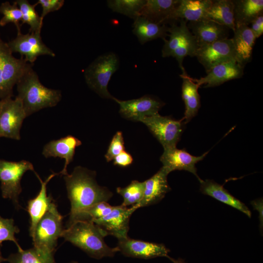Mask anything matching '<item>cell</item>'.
Instances as JSON below:
<instances>
[{"instance_id": "obj_18", "label": "cell", "mask_w": 263, "mask_h": 263, "mask_svg": "<svg viewBox=\"0 0 263 263\" xmlns=\"http://www.w3.org/2000/svg\"><path fill=\"white\" fill-rule=\"evenodd\" d=\"M35 173L40 181L41 188L37 196L28 202L27 210L30 216L29 232L32 238L38 222L54 203L51 195H47V185L53 177L58 174L53 172L43 181L36 172Z\"/></svg>"}, {"instance_id": "obj_35", "label": "cell", "mask_w": 263, "mask_h": 263, "mask_svg": "<svg viewBox=\"0 0 263 263\" xmlns=\"http://www.w3.org/2000/svg\"><path fill=\"white\" fill-rule=\"evenodd\" d=\"M0 13L3 15L0 19V26H4L9 23H14L17 27V32L20 31L22 14L20 10L14 1L12 4L9 2L5 1L0 5Z\"/></svg>"}, {"instance_id": "obj_13", "label": "cell", "mask_w": 263, "mask_h": 263, "mask_svg": "<svg viewBox=\"0 0 263 263\" xmlns=\"http://www.w3.org/2000/svg\"><path fill=\"white\" fill-rule=\"evenodd\" d=\"M207 73L214 66L235 60V52L232 38H225L198 47L195 56Z\"/></svg>"}, {"instance_id": "obj_28", "label": "cell", "mask_w": 263, "mask_h": 263, "mask_svg": "<svg viewBox=\"0 0 263 263\" xmlns=\"http://www.w3.org/2000/svg\"><path fill=\"white\" fill-rule=\"evenodd\" d=\"M205 19L213 21L234 31L235 23L233 0H212Z\"/></svg>"}, {"instance_id": "obj_3", "label": "cell", "mask_w": 263, "mask_h": 263, "mask_svg": "<svg viewBox=\"0 0 263 263\" xmlns=\"http://www.w3.org/2000/svg\"><path fill=\"white\" fill-rule=\"evenodd\" d=\"M61 237L96 259L113 257L119 251L117 246L109 247L102 231L93 222L76 221L67 226Z\"/></svg>"}, {"instance_id": "obj_37", "label": "cell", "mask_w": 263, "mask_h": 263, "mask_svg": "<svg viewBox=\"0 0 263 263\" xmlns=\"http://www.w3.org/2000/svg\"><path fill=\"white\" fill-rule=\"evenodd\" d=\"M124 150V141L122 132H117L110 142L105 157L107 161L109 162Z\"/></svg>"}, {"instance_id": "obj_16", "label": "cell", "mask_w": 263, "mask_h": 263, "mask_svg": "<svg viewBox=\"0 0 263 263\" xmlns=\"http://www.w3.org/2000/svg\"><path fill=\"white\" fill-rule=\"evenodd\" d=\"M208 151L199 156L192 155L185 149H178L176 147L165 149L160 160L169 173L176 170H184L193 174L200 182L202 180L197 174L195 165L202 160Z\"/></svg>"}, {"instance_id": "obj_10", "label": "cell", "mask_w": 263, "mask_h": 263, "mask_svg": "<svg viewBox=\"0 0 263 263\" xmlns=\"http://www.w3.org/2000/svg\"><path fill=\"white\" fill-rule=\"evenodd\" d=\"M2 100L0 111V132L1 137L19 140L20 130L27 117L22 102L17 96Z\"/></svg>"}, {"instance_id": "obj_43", "label": "cell", "mask_w": 263, "mask_h": 263, "mask_svg": "<svg viewBox=\"0 0 263 263\" xmlns=\"http://www.w3.org/2000/svg\"><path fill=\"white\" fill-rule=\"evenodd\" d=\"M1 245H0V263H2L4 262L7 261V259L4 258L2 255V253L1 251Z\"/></svg>"}, {"instance_id": "obj_12", "label": "cell", "mask_w": 263, "mask_h": 263, "mask_svg": "<svg viewBox=\"0 0 263 263\" xmlns=\"http://www.w3.org/2000/svg\"><path fill=\"white\" fill-rule=\"evenodd\" d=\"M139 207L135 205L131 207L114 206L107 215L93 223L102 231L104 236L112 235L118 240L127 238L129 230L131 216Z\"/></svg>"}, {"instance_id": "obj_33", "label": "cell", "mask_w": 263, "mask_h": 263, "mask_svg": "<svg viewBox=\"0 0 263 263\" xmlns=\"http://www.w3.org/2000/svg\"><path fill=\"white\" fill-rule=\"evenodd\" d=\"M146 0H109L108 7L113 11L134 19L139 13Z\"/></svg>"}, {"instance_id": "obj_30", "label": "cell", "mask_w": 263, "mask_h": 263, "mask_svg": "<svg viewBox=\"0 0 263 263\" xmlns=\"http://www.w3.org/2000/svg\"><path fill=\"white\" fill-rule=\"evenodd\" d=\"M6 259L9 263H56L54 254L43 253L34 247L18 250Z\"/></svg>"}, {"instance_id": "obj_8", "label": "cell", "mask_w": 263, "mask_h": 263, "mask_svg": "<svg viewBox=\"0 0 263 263\" xmlns=\"http://www.w3.org/2000/svg\"><path fill=\"white\" fill-rule=\"evenodd\" d=\"M28 170L35 172L33 164L29 161L23 160L13 162L0 159L1 195L3 198L10 200L17 209L21 208L19 201L22 191L20 181Z\"/></svg>"}, {"instance_id": "obj_41", "label": "cell", "mask_w": 263, "mask_h": 263, "mask_svg": "<svg viewBox=\"0 0 263 263\" xmlns=\"http://www.w3.org/2000/svg\"><path fill=\"white\" fill-rule=\"evenodd\" d=\"M254 209L258 210L259 212V219L260 221V225L263 226V200L262 199H257L251 202Z\"/></svg>"}, {"instance_id": "obj_26", "label": "cell", "mask_w": 263, "mask_h": 263, "mask_svg": "<svg viewBox=\"0 0 263 263\" xmlns=\"http://www.w3.org/2000/svg\"><path fill=\"white\" fill-rule=\"evenodd\" d=\"M200 191L214 199L227 204L245 214L248 217L251 216L248 208L239 200L229 193L223 186L212 180H202L200 182Z\"/></svg>"}, {"instance_id": "obj_38", "label": "cell", "mask_w": 263, "mask_h": 263, "mask_svg": "<svg viewBox=\"0 0 263 263\" xmlns=\"http://www.w3.org/2000/svg\"><path fill=\"white\" fill-rule=\"evenodd\" d=\"M64 3V0H38L34 5L40 4L41 6L42 11L40 17L43 20L48 14L59 10Z\"/></svg>"}, {"instance_id": "obj_23", "label": "cell", "mask_w": 263, "mask_h": 263, "mask_svg": "<svg viewBox=\"0 0 263 263\" xmlns=\"http://www.w3.org/2000/svg\"><path fill=\"white\" fill-rule=\"evenodd\" d=\"M180 0H146L139 16L153 22L166 24Z\"/></svg>"}, {"instance_id": "obj_4", "label": "cell", "mask_w": 263, "mask_h": 263, "mask_svg": "<svg viewBox=\"0 0 263 263\" xmlns=\"http://www.w3.org/2000/svg\"><path fill=\"white\" fill-rule=\"evenodd\" d=\"M172 21L169 27V39H163L164 44L162 50L163 57L172 56L177 61L182 74H186L183 65L184 58L195 56L198 48L197 41L187 26V22L183 19Z\"/></svg>"}, {"instance_id": "obj_20", "label": "cell", "mask_w": 263, "mask_h": 263, "mask_svg": "<svg viewBox=\"0 0 263 263\" xmlns=\"http://www.w3.org/2000/svg\"><path fill=\"white\" fill-rule=\"evenodd\" d=\"M169 173L162 167L151 177L144 182L143 196L141 201L137 204L139 208L157 203L171 190L167 180Z\"/></svg>"}, {"instance_id": "obj_2", "label": "cell", "mask_w": 263, "mask_h": 263, "mask_svg": "<svg viewBox=\"0 0 263 263\" xmlns=\"http://www.w3.org/2000/svg\"><path fill=\"white\" fill-rule=\"evenodd\" d=\"M17 97L22 102L26 116L46 108L56 106L61 99L58 90L48 88L40 82L31 64L16 84Z\"/></svg>"}, {"instance_id": "obj_25", "label": "cell", "mask_w": 263, "mask_h": 263, "mask_svg": "<svg viewBox=\"0 0 263 263\" xmlns=\"http://www.w3.org/2000/svg\"><path fill=\"white\" fill-rule=\"evenodd\" d=\"M132 32L141 44L158 38L163 39L169 36V26L153 22L139 16L134 19Z\"/></svg>"}, {"instance_id": "obj_21", "label": "cell", "mask_w": 263, "mask_h": 263, "mask_svg": "<svg viewBox=\"0 0 263 263\" xmlns=\"http://www.w3.org/2000/svg\"><path fill=\"white\" fill-rule=\"evenodd\" d=\"M81 144V141L78 138L69 135L47 143L43 148L42 153L46 158L53 157L64 159V167L58 174L64 176L68 174L67 168L73 160L75 148Z\"/></svg>"}, {"instance_id": "obj_46", "label": "cell", "mask_w": 263, "mask_h": 263, "mask_svg": "<svg viewBox=\"0 0 263 263\" xmlns=\"http://www.w3.org/2000/svg\"><path fill=\"white\" fill-rule=\"evenodd\" d=\"M0 137H1V134H0Z\"/></svg>"}, {"instance_id": "obj_29", "label": "cell", "mask_w": 263, "mask_h": 263, "mask_svg": "<svg viewBox=\"0 0 263 263\" xmlns=\"http://www.w3.org/2000/svg\"><path fill=\"white\" fill-rule=\"evenodd\" d=\"M233 2L235 25L248 26L257 17L263 14L262 0H235Z\"/></svg>"}, {"instance_id": "obj_6", "label": "cell", "mask_w": 263, "mask_h": 263, "mask_svg": "<svg viewBox=\"0 0 263 263\" xmlns=\"http://www.w3.org/2000/svg\"><path fill=\"white\" fill-rule=\"evenodd\" d=\"M63 217L54 203L38 222L32 238L34 247L47 254H54L58 239L64 230Z\"/></svg>"}, {"instance_id": "obj_34", "label": "cell", "mask_w": 263, "mask_h": 263, "mask_svg": "<svg viewBox=\"0 0 263 263\" xmlns=\"http://www.w3.org/2000/svg\"><path fill=\"white\" fill-rule=\"evenodd\" d=\"M144 191V182L133 180L127 186L116 188L117 192L123 198L122 206L128 207L138 204L142 200Z\"/></svg>"}, {"instance_id": "obj_36", "label": "cell", "mask_w": 263, "mask_h": 263, "mask_svg": "<svg viewBox=\"0 0 263 263\" xmlns=\"http://www.w3.org/2000/svg\"><path fill=\"white\" fill-rule=\"evenodd\" d=\"M19 231L13 219L4 218L0 216V245H2L3 242L9 241L14 243L18 250L22 249L15 237V234L19 233Z\"/></svg>"}, {"instance_id": "obj_40", "label": "cell", "mask_w": 263, "mask_h": 263, "mask_svg": "<svg viewBox=\"0 0 263 263\" xmlns=\"http://www.w3.org/2000/svg\"><path fill=\"white\" fill-rule=\"evenodd\" d=\"M250 27L256 38H259L263 33V14L259 15L250 23Z\"/></svg>"}, {"instance_id": "obj_22", "label": "cell", "mask_w": 263, "mask_h": 263, "mask_svg": "<svg viewBox=\"0 0 263 263\" xmlns=\"http://www.w3.org/2000/svg\"><path fill=\"white\" fill-rule=\"evenodd\" d=\"M232 38L235 52L236 61L244 66L251 61L256 37L249 26L235 25Z\"/></svg>"}, {"instance_id": "obj_9", "label": "cell", "mask_w": 263, "mask_h": 263, "mask_svg": "<svg viewBox=\"0 0 263 263\" xmlns=\"http://www.w3.org/2000/svg\"><path fill=\"white\" fill-rule=\"evenodd\" d=\"M138 121L145 124L162 144L164 150L176 147L185 128L183 119L176 120L159 113L142 117Z\"/></svg>"}, {"instance_id": "obj_45", "label": "cell", "mask_w": 263, "mask_h": 263, "mask_svg": "<svg viewBox=\"0 0 263 263\" xmlns=\"http://www.w3.org/2000/svg\"><path fill=\"white\" fill-rule=\"evenodd\" d=\"M68 263H78L77 262L75 261H71L70 262H69Z\"/></svg>"}, {"instance_id": "obj_42", "label": "cell", "mask_w": 263, "mask_h": 263, "mask_svg": "<svg viewBox=\"0 0 263 263\" xmlns=\"http://www.w3.org/2000/svg\"><path fill=\"white\" fill-rule=\"evenodd\" d=\"M173 263H185L184 260L181 258L174 259L170 257L169 256L167 257Z\"/></svg>"}, {"instance_id": "obj_15", "label": "cell", "mask_w": 263, "mask_h": 263, "mask_svg": "<svg viewBox=\"0 0 263 263\" xmlns=\"http://www.w3.org/2000/svg\"><path fill=\"white\" fill-rule=\"evenodd\" d=\"M113 100L119 104V113L123 117L135 121L158 113L164 105L159 100L149 95L128 100H121L114 97Z\"/></svg>"}, {"instance_id": "obj_11", "label": "cell", "mask_w": 263, "mask_h": 263, "mask_svg": "<svg viewBox=\"0 0 263 263\" xmlns=\"http://www.w3.org/2000/svg\"><path fill=\"white\" fill-rule=\"evenodd\" d=\"M13 53H19L25 61L33 64L40 56L48 55L55 56L54 52L42 41L41 31L23 34L21 31L17 32V37L7 42Z\"/></svg>"}, {"instance_id": "obj_39", "label": "cell", "mask_w": 263, "mask_h": 263, "mask_svg": "<svg viewBox=\"0 0 263 263\" xmlns=\"http://www.w3.org/2000/svg\"><path fill=\"white\" fill-rule=\"evenodd\" d=\"M113 164L121 167H126L132 164L133 158L132 155L125 150L113 158Z\"/></svg>"}, {"instance_id": "obj_31", "label": "cell", "mask_w": 263, "mask_h": 263, "mask_svg": "<svg viewBox=\"0 0 263 263\" xmlns=\"http://www.w3.org/2000/svg\"><path fill=\"white\" fill-rule=\"evenodd\" d=\"M114 206L107 202L95 204L78 213L72 219L68 220L67 225L76 221H85L94 222L108 214Z\"/></svg>"}, {"instance_id": "obj_1", "label": "cell", "mask_w": 263, "mask_h": 263, "mask_svg": "<svg viewBox=\"0 0 263 263\" xmlns=\"http://www.w3.org/2000/svg\"><path fill=\"white\" fill-rule=\"evenodd\" d=\"M95 175V171L77 166L71 174L64 176L71 204L69 220L95 204L108 202L113 196L108 188L98 185Z\"/></svg>"}, {"instance_id": "obj_5", "label": "cell", "mask_w": 263, "mask_h": 263, "mask_svg": "<svg viewBox=\"0 0 263 263\" xmlns=\"http://www.w3.org/2000/svg\"><path fill=\"white\" fill-rule=\"evenodd\" d=\"M118 56L113 52L98 56L85 69L84 76L89 87L100 96L113 99L108 90L113 75L119 67Z\"/></svg>"}, {"instance_id": "obj_7", "label": "cell", "mask_w": 263, "mask_h": 263, "mask_svg": "<svg viewBox=\"0 0 263 263\" xmlns=\"http://www.w3.org/2000/svg\"><path fill=\"white\" fill-rule=\"evenodd\" d=\"M23 57H15L0 35V99L12 97L13 89L31 65Z\"/></svg>"}, {"instance_id": "obj_32", "label": "cell", "mask_w": 263, "mask_h": 263, "mask_svg": "<svg viewBox=\"0 0 263 263\" xmlns=\"http://www.w3.org/2000/svg\"><path fill=\"white\" fill-rule=\"evenodd\" d=\"M15 2L22 14L21 26L24 23L28 24L29 33L41 31L43 19L36 11L35 6L27 0H17Z\"/></svg>"}, {"instance_id": "obj_27", "label": "cell", "mask_w": 263, "mask_h": 263, "mask_svg": "<svg viewBox=\"0 0 263 263\" xmlns=\"http://www.w3.org/2000/svg\"><path fill=\"white\" fill-rule=\"evenodd\" d=\"M183 79L182 97L185 105V112L183 120L188 123L195 117L200 108V96L198 93L199 86L187 74H181Z\"/></svg>"}, {"instance_id": "obj_19", "label": "cell", "mask_w": 263, "mask_h": 263, "mask_svg": "<svg viewBox=\"0 0 263 263\" xmlns=\"http://www.w3.org/2000/svg\"><path fill=\"white\" fill-rule=\"evenodd\" d=\"M187 26L194 36L198 47L226 38L228 35V28L206 19L189 22Z\"/></svg>"}, {"instance_id": "obj_17", "label": "cell", "mask_w": 263, "mask_h": 263, "mask_svg": "<svg viewBox=\"0 0 263 263\" xmlns=\"http://www.w3.org/2000/svg\"><path fill=\"white\" fill-rule=\"evenodd\" d=\"M244 67L236 61L232 60L218 64L207 72V75L199 79L192 78L200 87H213L222 84L225 82L241 78L244 75Z\"/></svg>"}, {"instance_id": "obj_24", "label": "cell", "mask_w": 263, "mask_h": 263, "mask_svg": "<svg viewBox=\"0 0 263 263\" xmlns=\"http://www.w3.org/2000/svg\"><path fill=\"white\" fill-rule=\"evenodd\" d=\"M211 1L212 0H180L171 15V22L179 19L193 22L205 19Z\"/></svg>"}, {"instance_id": "obj_14", "label": "cell", "mask_w": 263, "mask_h": 263, "mask_svg": "<svg viewBox=\"0 0 263 263\" xmlns=\"http://www.w3.org/2000/svg\"><path fill=\"white\" fill-rule=\"evenodd\" d=\"M117 248L124 256L143 259L167 257L169 250L162 244L133 239L127 237L118 240Z\"/></svg>"}, {"instance_id": "obj_44", "label": "cell", "mask_w": 263, "mask_h": 263, "mask_svg": "<svg viewBox=\"0 0 263 263\" xmlns=\"http://www.w3.org/2000/svg\"><path fill=\"white\" fill-rule=\"evenodd\" d=\"M1 104H2V100L1 99L0 100V111L1 109Z\"/></svg>"}]
</instances>
